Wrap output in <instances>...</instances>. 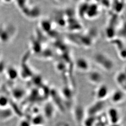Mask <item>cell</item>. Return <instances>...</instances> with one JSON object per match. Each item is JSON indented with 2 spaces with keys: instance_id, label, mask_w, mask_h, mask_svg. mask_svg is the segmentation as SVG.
<instances>
[{
  "instance_id": "1",
  "label": "cell",
  "mask_w": 126,
  "mask_h": 126,
  "mask_svg": "<svg viewBox=\"0 0 126 126\" xmlns=\"http://www.w3.org/2000/svg\"><path fill=\"white\" fill-rule=\"evenodd\" d=\"M94 61L98 66L106 71L110 72L114 66L112 60L104 55H96Z\"/></svg>"
},
{
  "instance_id": "2",
  "label": "cell",
  "mask_w": 126,
  "mask_h": 126,
  "mask_svg": "<svg viewBox=\"0 0 126 126\" xmlns=\"http://www.w3.org/2000/svg\"><path fill=\"white\" fill-rule=\"evenodd\" d=\"M15 28L10 25L0 27V41L2 43H7L14 36Z\"/></svg>"
},
{
  "instance_id": "3",
  "label": "cell",
  "mask_w": 126,
  "mask_h": 126,
  "mask_svg": "<svg viewBox=\"0 0 126 126\" xmlns=\"http://www.w3.org/2000/svg\"><path fill=\"white\" fill-rule=\"evenodd\" d=\"M95 91L94 95L96 99L99 101H103L108 98L109 95V90L108 87L105 85H100Z\"/></svg>"
},
{
  "instance_id": "4",
  "label": "cell",
  "mask_w": 126,
  "mask_h": 126,
  "mask_svg": "<svg viewBox=\"0 0 126 126\" xmlns=\"http://www.w3.org/2000/svg\"><path fill=\"white\" fill-rule=\"evenodd\" d=\"M126 92L119 89L113 91L110 94L111 102L114 104H118L123 102L126 97Z\"/></svg>"
},
{
  "instance_id": "5",
  "label": "cell",
  "mask_w": 126,
  "mask_h": 126,
  "mask_svg": "<svg viewBox=\"0 0 126 126\" xmlns=\"http://www.w3.org/2000/svg\"><path fill=\"white\" fill-rule=\"evenodd\" d=\"M87 79L91 83L99 86L102 84V83L103 81L104 78L103 75L100 72L94 71L88 73Z\"/></svg>"
},
{
  "instance_id": "6",
  "label": "cell",
  "mask_w": 126,
  "mask_h": 126,
  "mask_svg": "<svg viewBox=\"0 0 126 126\" xmlns=\"http://www.w3.org/2000/svg\"><path fill=\"white\" fill-rule=\"evenodd\" d=\"M115 81L120 89L126 92V78L125 72H120L115 77Z\"/></svg>"
},
{
  "instance_id": "7",
  "label": "cell",
  "mask_w": 126,
  "mask_h": 126,
  "mask_svg": "<svg viewBox=\"0 0 126 126\" xmlns=\"http://www.w3.org/2000/svg\"><path fill=\"white\" fill-rule=\"evenodd\" d=\"M109 120L113 125H117L120 120V115L119 111L116 108L109 109L108 112Z\"/></svg>"
},
{
  "instance_id": "8",
  "label": "cell",
  "mask_w": 126,
  "mask_h": 126,
  "mask_svg": "<svg viewBox=\"0 0 126 126\" xmlns=\"http://www.w3.org/2000/svg\"><path fill=\"white\" fill-rule=\"evenodd\" d=\"M76 66L81 72H88L90 68V63L86 59H78L76 62Z\"/></svg>"
},
{
  "instance_id": "9",
  "label": "cell",
  "mask_w": 126,
  "mask_h": 126,
  "mask_svg": "<svg viewBox=\"0 0 126 126\" xmlns=\"http://www.w3.org/2000/svg\"><path fill=\"white\" fill-rule=\"evenodd\" d=\"M7 76L11 80L16 79L18 76V70L14 67H9L6 69Z\"/></svg>"
},
{
  "instance_id": "10",
  "label": "cell",
  "mask_w": 126,
  "mask_h": 126,
  "mask_svg": "<svg viewBox=\"0 0 126 126\" xmlns=\"http://www.w3.org/2000/svg\"><path fill=\"white\" fill-rule=\"evenodd\" d=\"M9 104L10 100L9 98L4 95H0V108H7Z\"/></svg>"
},
{
  "instance_id": "11",
  "label": "cell",
  "mask_w": 126,
  "mask_h": 126,
  "mask_svg": "<svg viewBox=\"0 0 126 126\" xmlns=\"http://www.w3.org/2000/svg\"><path fill=\"white\" fill-rule=\"evenodd\" d=\"M12 94L14 97H15V99H21L24 94V90L20 88L16 89L13 91Z\"/></svg>"
},
{
  "instance_id": "12",
  "label": "cell",
  "mask_w": 126,
  "mask_h": 126,
  "mask_svg": "<svg viewBox=\"0 0 126 126\" xmlns=\"http://www.w3.org/2000/svg\"><path fill=\"white\" fill-rule=\"evenodd\" d=\"M44 118L43 117H39V116H36L34 118V119L32 120V124H35L36 126H39V125H41L42 124V122H44Z\"/></svg>"
},
{
  "instance_id": "13",
  "label": "cell",
  "mask_w": 126,
  "mask_h": 126,
  "mask_svg": "<svg viewBox=\"0 0 126 126\" xmlns=\"http://www.w3.org/2000/svg\"><path fill=\"white\" fill-rule=\"evenodd\" d=\"M18 126H32V122L28 120L23 119L19 122Z\"/></svg>"
},
{
  "instance_id": "14",
  "label": "cell",
  "mask_w": 126,
  "mask_h": 126,
  "mask_svg": "<svg viewBox=\"0 0 126 126\" xmlns=\"http://www.w3.org/2000/svg\"><path fill=\"white\" fill-rule=\"evenodd\" d=\"M14 0H2V1H4L5 3H9L11 2L12 1H13Z\"/></svg>"
},
{
  "instance_id": "15",
  "label": "cell",
  "mask_w": 126,
  "mask_h": 126,
  "mask_svg": "<svg viewBox=\"0 0 126 126\" xmlns=\"http://www.w3.org/2000/svg\"></svg>"
}]
</instances>
